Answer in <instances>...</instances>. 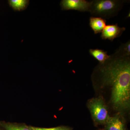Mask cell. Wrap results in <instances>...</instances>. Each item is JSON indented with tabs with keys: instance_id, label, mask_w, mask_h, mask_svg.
Wrapping results in <instances>:
<instances>
[{
	"instance_id": "1",
	"label": "cell",
	"mask_w": 130,
	"mask_h": 130,
	"mask_svg": "<svg viewBox=\"0 0 130 130\" xmlns=\"http://www.w3.org/2000/svg\"><path fill=\"white\" fill-rule=\"evenodd\" d=\"M101 64L103 82L112 87L113 105L119 109L127 108L130 100V56L124 55L118 49Z\"/></svg>"
},
{
	"instance_id": "2",
	"label": "cell",
	"mask_w": 130,
	"mask_h": 130,
	"mask_svg": "<svg viewBox=\"0 0 130 130\" xmlns=\"http://www.w3.org/2000/svg\"><path fill=\"white\" fill-rule=\"evenodd\" d=\"M126 1L93 0L91 1L89 12L94 17L109 19L117 16Z\"/></svg>"
},
{
	"instance_id": "3",
	"label": "cell",
	"mask_w": 130,
	"mask_h": 130,
	"mask_svg": "<svg viewBox=\"0 0 130 130\" xmlns=\"http://www.w3.org/2000/svg\"><path fill=\"white\" fill-rule=\"evenodd\" d=\"M89 107L94 120L98 124H105L110 117L103 101L100 98L92 99Z\"/></svg>"
},
{
	"instance_id": "4",
	"label": "cell",
	"mask_w": 130,
	"mask_h": 130,
	"mask_svg": "<svg viewBox=\"0 0 130 130\" xmlns=\"http://www.w3.org/2000/svg\"><path fill=\"white\" fill-rule=\"evenodd\" d=\"M91 1L85 0H62L60 3L63 11L75 10L80 12L89 11Z\"/></svg>"
},
{
	"instance_id": "5",
	"label": "cell",
	"mask_w": 130,
	"mask_h": 130,
	"mask_svg": "<svg viewBox=\"0 0 130 130\" xmlns=\"http://www.w3.org/2000/svg\"><path fill=\"white\" fill-rule=\"evenodd\" d=\"M125 30V27H119L118 24L106 25L101 32V38L103 40L113 41L115 38L121 36Z\"/></svg>"
},
{
	"instance_id": "6",
	"label": "cell",
	"mask_w": 130,
	"mask_h": 130,
	"mask_svg": "<svg viewBox=\"0 0 130 130\" xmlns=\"http://www.w3.org/2000/svg\"><path fill=\"white\" fill-rule=\"evenodd\" d=\"M106 20L100 17L91 16L89 19V25L95 34L102 32L106 26Z\"/></svg>"
},
{
	"instance_id": "7",
	"label": "cell",
	"mask_w": 130,
	"mask_h": 130,
	"mask_svg": "<svg viewBox=\"0 0 130 130\" xmlns=\"http://www.w3.org/2000/svg\"><path fill=\"white\" fill-rule=\"evenodd\" d=\"M105 124L106 130H126L123 121L117 116L109 117Z\"/></svg>"
},
{
	"instance_id": "8",
	"label": "cell",
	"mask_w": 130,
	"mask_h": 130,
	"mask_svg": "<svg viewBox=\"0 0 130 130\" xmlns=\"http://www.w3.org/2000/svg\"><path fill=\"white\" fill-rule=\"evenodd\" d=\"M0 124L5 130H31L29 126L24 123L0 121Z\"/></svg>"
},
{
	"instance_id": "9",
	"label": "cell",
	"mask_w": 130,
	"mask_h": 130,
	"mask_svg": "<svg viewBox=\"0 0 130 130\" xmlns=\"http://www.w3.org/2000/svg\"><path fill=\"white\" fill-rule=\"evenodd\" d=\"M89 52L90 55L98 60L100 63L105 62L110 56V55L107 54V51L100 49H90Z\"/></svg>"
},
{
	"instance_id": "10",
	"label": "cell",
	"mask_w": 130,
	"mask_h": 130,
	"mask_svg": "<svg viewBox=\"0 0 130 130\" xmlns=\"http://www.w3.org/2000/svg\"><path fill=\"white\" fill-rule=\"evenodd\" d=\"M9 6L16 11H24L28 7L29 3L28 0H9Z\"/></svg>"
},
{
	"instance_id": "11",
	"label": "cell",
	"mask_w": 130,
	"mask_h": 130,
	"mask_svg": "<svg viewBox=\"0 0 130 130\" xmlns=\"http://www.w3.org/2000/svg\"><path fill=\"white\" fill-rule=\"evenodd\" d=\"M31 130H72L70 127L64 126H57L53 128H46L36 127V126H29Z\"/></svg>"
},
{
	"instance_id": "12",
	"label": "cell",
	"mask_w": 130,
	"mask_h": 130,
	"mask_svg": "<svg viewBox=\"0 0 130 130\" xmlns=\"http://www.w3.org/2000/svg\"><path fill=\"white\" fill-rule=\"evenodd\" d=\"M118 49L124 55L130 56V40L126 43L121 44Z\"/></svg>"
},
{
	"instance_id": "13",
	"label": "cell",
	"mask_w": 130,
	"mask_h": 130,
	"mask_svg": "<svg viewBox=\"0 0 130 130\" xmlns=\"http://www.w3.org/2000/svg\"><path fill=\"white\" fill-rule=\"evenodd\" d=\"M0 130H5L4 129L2 128V126H1V124H0Z\"/></svg>"
}]
</instances>
